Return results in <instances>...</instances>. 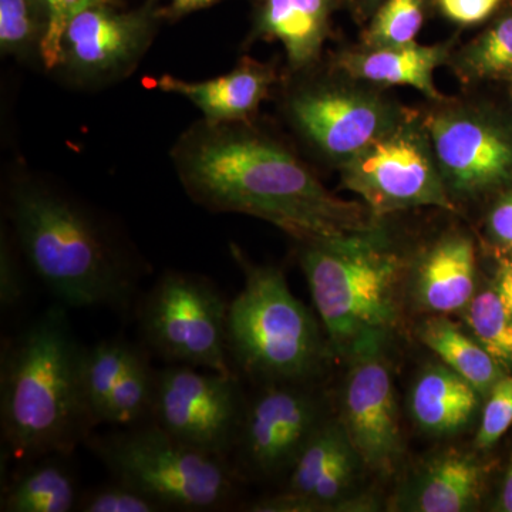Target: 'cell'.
<instances>
[{
    "mask_svg": "<svg viewBox=\"0 0 512 512\" xmlns=\"http://www.w3.org/2000/svg\"><path fill=\"white\" fill-rule=\"evenodd\" d=\"M87 441L114 480L153 498L165 511H221L237 497L241 474L229 458L188 446L154 421Z\"/></svg>",
    "mask_w": 512,
    "mask_h": 512,
    "instance_id": "obj_6",
    "label": "cell"
},
{
    "mask_svg": "<svg viewBox=\"0 0 512 512\" xmlns=\"http://www.w3.org/2000/svg\"><path fill=\"white\" fill-rule=\"evenodd\" d=\"M82 353L60 303L3 346L0 423L13 460L72 456L92 436L96 424L84 402Z\"/></svg>",
    "mask_w": 512,
    "mask_h": 512,
    "instance_id": "obj_2",
    "label": "cell"
},
{
    "mask_svg": "<svg viewBox=\"0 0 512 512\" xmlns=\"http://www.w3.org/2000/svg\"><path fill=\"white\" fill-rule=\"evenodd\" d=\"M340 421L362 464L392 473L403 456V439L392 375L380 352L352 359Z\"/></svg>",
    "mask_w": 512,
    "mask_h": 512,
    "instance_id": "obj_14",
    "label": "cell"
},
{
    "mask_svg": "<svg viewBox=\"0 0 512 512\" xmlns=\"http://www.w3.org/2000/svg\"><path fill=\"white\" fill-rule=\"evenodd\" d=\"M12 218L23 254L60 305H126L134 291L130 275L82 211L40 188L20 187Z\"/></svg>",
    "mask_w": 512,
    "mask_h": 512,
    "instance_id": "obj_4",
    "label": "cell"
},
{
    "mask_svg": "<svg viewBox=\"0 0 512 512\" xmlns=\"http://www.w3.org/2000/svg\"><path fill=\"white\" fill-rule=\"evenodd\" d=\"M303 245V274L330 348L349 359L382 352L399 318V258L377 231Z\"/></svg>",
    "mask_w": 512,
    "mask_h": 512,
    "instance_id": "obj_3",
    "label": "cell"
},
{
    "mask_svg": "<svg viewBox=\"0 0 512 512\" xmlns=\"http://www.w3.org/2000/svg\"><path fill=\"white\" fill-rule=\"evenodd\" d=\"M244 288L229 302L228 352L232 366L269 383H305L326 356V343L309 309L274 266L251 264L237 247Z\"/></svg>",
    "mask_w": 512,
    "mask_h": 512,
    "instance_id": "obj_5",
    "label": "cell"
},
{
    "mask_svg": "<svg viewBox=\"0 0 512 512\" xmlns=\"http://www.w3.org/2000/svg\"><path fill=\"white\" fill-rule=\"evenodd\" d=\"M323 421L322 404L303 382L264 384L248 400L232 451L235 468L262 478L289 474Z\"/></svg>",
    "mask_w": 512,
    "mask_h": 512,
    "instance_id": "obj_10",
    "label": "cell"
},
{
    "mask_svg": "<svg viewBox=\"0 0 512 512\" xmlns=\"http://www.w3.org/2000/svg\"><path fill=\"white\" fill-rule=\"evenodd\" d=\"M359 464L355 446L340 420H325L288 474L285 493L249 505L256 512L372 511L375 501L349 497Z\"/></svg>",
    "mask_w": 512,
    "mask_h": 512,
    "instance_id": "obj_12",
    "label": "cell"
},
{
    "mask_svg": "<svg viewBox=\"0 0 512 512\" xmlns=\"http://www.w3.org/2000/svg\"><path fill=\"white\" fill-rule=\"evenodd\" d=\"M140 37L136 20L114 15L97 5L70 19L64 39L77 66L106 70L133 55Z\"/></svg>",
    "mask_w": 512,
    "mask_h": 512,
    "instance_id": "obj_22",
    "label": "cell"
},
{
    "mask_svg": "<svg viewBox=\"0 0 512 512\" xmlns=\"http://www.w3.org/2000/svg\"><path fill=\"white\" fill-rule=\"evenodd\" d=\"M228 311L224 293L208 279L168 272L141 301L138 328L146 348L170 365L235 373Z\"/></svg>",
    "mask_w": 512,
    "mask_h": 512,
    "instance_id": "obj_7",
    "label": "cell"
},
{
    "mask_svg": "<svg viewBox=\"0 0 512 512\" xmlns=\"http://www.w3.org/2000/svg\"><path fill=\"white\" fill-rule=\"evenodd\" d=\"M271 82V73L264 67L244 63L227 76L208 82L188 83L163 76L158 86L164 92L187 97L204 113L208 123L220 124L249 116L266 96Z\"/></svg>",
    "mask_w": 512,
    "mask_h": 512,
    "instance_id": "obj_20",
    "label": "cell"
},
{
    "mask_svg": "<svg viewBox=\"0 0 512 512\" xmlns=\"http://www.w3.org/2000/svg\"><path fill=\"white\" fill-rule=\"evenodd\" d=\"M446 60V47L413 43L345 53L339 59V67L353 79L382 86H410L430 99H440L433 76L434 70Z\"/></svg>",
    "mask_w": 512,
    "mask_h": 512,
    "instance_id": "obj_19",
    "label": "cell"
},
{
    "mask_svg": "<svg viewBox=\"0 0 512 512\" xmlns=\"http://www.w3.org/2000/svg\"><path fill=\"white\" fill-rule=\"evenodd\" d=\"M63 454L20 463L0 497L2 512H70L77 510L80 491Z\"/></svg>",
    "mask_w": 512,
    "mask_h": 512,
    "instance_id": "obj_21",
    "label": "cell"
},
{
    "mask_svg": "<svg viewBox=\"0 0 512 512\" xmlns=\"http://www.w3.org/2000/svg\"><path fill=\"white\" fill-rule=\"evenodd\" d=\"M476 446L488 450L500 441L512 424V375H504L487 394Z\"/></svg>",
    "mask_w": 512,
    "mask_h": 512,
    "instance_id": "obj_29",
    "label": "cell"
},
{
    "mask_svg": "<svg viewBox=\"0 0 512 512\" xmlns=\"http://www.w3.org/2000/svg\"><path fill=\"white\" fill-rule=\"evenodd\" d=\"M421 342L440 357L444 365L466 379L485 399L494 384L505 375L503 367L456 323L444 316H433L421 325Z\"/></svg>",
    "mask_w": 512,
    "mask_h": 512,
    "instance_id": "obj_23",
    "label": "cell"
},
{
    "mask_svg": "<svg viewBox=\"0 0 512 512\" xmlns=\"http://www.w3.org/2000/svg\"><path fill=\"white\" fill-rule=\"evenodd\" d=\"M292 113L316 146L343 163L406 120L394 104L357 89L303 93L293 100Z\"/></svg>",
    "mask_w": 512,
    "mask_h": 512,
    "instance_id": "obj_15",
    "label": "cell"
},
{
    "mask_svg": "<svg viewBox=\"0 0 512 512\" xmlns=\"http://www.w3.org/2000/svg\"><path fill=\"white\" fill-rule=\"evenodd\" d=\"M328 13V0H268L262 29L284 43L289 62L305 66L322 47Z\"/></svg>",
    "mask_w": 512,
    "mask_h": 512,
    "instance_id": "obj_24",
    "label": "cell"
},
{
    "mask_svg": "<svg viewBox=\"0 0 512 512\" xmlns=\"http://www.w3.org/2000/svg\"><path fill=\"white\" fill-rule=\"evenodd\" d=\"M464 313L474 339L503 369L512 367V315L497 291L476 293Z\"/></svg>",
    "mask_w": 512,
    "mask_h": 512,
    "instance_id": "obj_26",
    "label": "cell"
},
{
    "mask_svg": "<svg viewBox=\"0 0 512 512\" xmlns=\"http://www.w3.org/2000/svg\"><path fill=\"white\" fill-rule=\"evenodd\" d=\"M184 178L212 210L261 218L302 242L377 231L366 204L330 194L305 165L262 138L202 141L188 154Z\"/></svg>",
    "mask_w": 512,
    "mask_h": 512,
    "instance_id": "obj_1",
    "label": "cell"
},
{
    "mask_svg": "<svg viewBox=\"0 0 512 512\" xmlns=\"http://www.w3.org/2000/svg\"><path fill=\"white\" fill-rule=\"evenodd\" d=\"M212 0H175V9L185 12V10H192L202 8V6L210 5Z\"/></svg>",
    "mask_w": 512,
    "mask_h": 512,
    "instance_id": "obj_36",
    "label": "cell"
},
{
    "mask_svg": "<svg viewBox=\"0 0 512 512\" xmlns=\"http://www.w3.org/2000/svg\"><path fill=\"white\" fill-rule=\"evenodd\" d=\"M367 2H369L370 5H375V3L379 2V0H367Z\"/></svg>",
    "mask_w": 512,
    "mask_h": 512,
    "instance_id": "obj_37",
    "label": "cell"
},
{
    "mask_svg": "<svg viewBox=\"0 0 512 512\" xmlns=\"http://www.w3.org/2000/svg\"><path fill=\"white\" fill-rule=\"evenodd\" d=\"M450 197H474L512 181V133L490 114L458 106L427 120Z\"/></svg>",
    "mask_w": 512,
    "mask_h": 512,
    "instance_id": "obj_11",
    "label": "cell"
},
{
    "mask_svg": "<svg viewBox=\"0 0 512 512\" xmlns=\"http://www.w3.org/2000/svg\"><path fill=\"white\" fill-rule=\"evenodd\" d=\"M464 80L512 76V13L494 23L456 57Z\"/></svg>",
    "mask_w": 512,
    "mask_h": 512,
    "instance_id": "obj_25",
    "label": "cell"
},
{
    "mask_svg": "<svg viewBox=\"0 0 512 512\" xmlns=\"http://www.w3.org/2000/svg\"><path fill=\"white\" fill-rule=\"evenodd\" d=\"M80 370L84 402L96 426L124 429L151 420L157 370L146 349L123 339L101 340L83 346Z\"/></svg>",
    "mask_w": 512,
    "mask_h": 512,
    "instance_id": "obj_13",
    "label": "cell"
},
{
    "mask_svg": "<svg viewBox=\"0 0 512 512\" xmlns=\"http://www.w3.org/2000/svg\"><path fill=\"white\" fill-rule=\"evenodd\" d=\"M28 0H0V42L3 49H12L32 36Z\"/></svg>",
    "mask_w": 512,
    "mask_h": 512,
    "instance_id": "obj_30",
    "label": "cell"
},
{
    "mask_svg": "<svg viewBox=\"0 0 512 512\" xmlns=\"http://www.w3.org/2000/svg\"><path fill=\"white\" fill-rule=\"evenodd\" d=\"M507 0H439L448 19L460 25H476L493 15Z\"/></svg>",
    "mask_w": 512,
    "mask_h": 512,
    "instance_id": "obj_32",
    "label": "cell"
},
{
    "mask_svg": "<svg viewBox=\"0 0 512 512\" xmlns=\"http://www.w3.org/2000/svg\"><path fill=\"white\" fill-rule=\"evenodd\" d=\"M342 180L373 215L419 207L454 210L429 133L409 119L345 161Z\"/></svg>",
    "mask_w": 512,
    "mask_h": 512,
    "instance_id": "obj_8",
    "label": "cell"
},
{
    "mask_svg": "<svg viewBox=\"0 0 512 512\" xmlns=\"http://www.w3.org/2000/svg\"><path fill=\"white\" fill-rule=\"evenodd\" d=\"M495 291L503 301L505 308L512 315V261L504 259L498 269L497 282H495Z\"/></svg>",
    "mask_w": 512,
    "mask_h": 512,
    "instance_id": "obj_34",
    "label": "cell"
},
{
    "mask_svg": "<svg viewBox=\"0 0 512 512\" xmlns=\"http://www.w3.org/2000/svg\"><path fill=\"white\" fill-rule=\"evenodd\" d=\"M26 295L25 278L8 244L3 241L0 258V306L2 312L13 311L23 302Z\"/></svg>",
    "mask_w": 512,
    "mask_h": 512,
    "instance_id": "obj_31",
    "label": "cell"
},
{
    "mask_svg": "<svg viewBox=\"0 0 512 512\" xmlns=\"http://www.w3.org/2000/svg\"><path fill=\"white\" fill-rule=\"evenodd\" d=\"M483 397L450 367L430 365L410 393V412L417 426L433 436L460 433L476 416Z\"/></svg>",
    "mask_w": 512,
    "mask_h": 512,
    "instance_id": "obj_18",
    "label": "cell"
},
{
    "mask_svg": "<svg viewBox=\"0 0 512 512\" xmlns=\"http://www.w3.org/2000/svg\"><path fill=\"white\" fill-rule=\"evenodd\" d=\"M484 468L461 451H446L421 468L404 495V510L463 512L480 500Z\"/></svg>",
    "mask_w": 512,
    "mask_h": 512,
    "instance_id": "obj_17",
    "label": "cell"
},
{
    "mask_svg": "<svg viewBox=\"0 0 512 512\" xmlns=\"http://www.w3.org/2000/svg\"><path fill=\"white\" fill-rule=\"evenodd\" d=\"M498 510L512 512V457L505 471L503 491H501L500 503Z\"/></svg>",
    "mask_w": 512,
    "mask_h": 512,
    "instance_id": "obj_35",
    "label": "cell"
},
{
    "mask_svg": "<svg viewBox=\"0 0 512 512\" xmlns=\"http://www.w3.org/2000/svg\"><path fill=\"white\" fill-rule=\"evenodd\" d=\"M423 26L421 0H386L377 10L367 30L365 42L369 49L409 46Z\"/></svg>",
    "mask_w": 512,
    "mask_h": 512,
    "instance_id": "obj_27",
    "label": "cell"
},
{
    "mask_svg": "<svg viewBox=\"0 0 512 512\" xmlns=\"http://www.w3.org/2000/svg\"><path fill=\"white\" fill-rule=\"evenodd\" d=\"M488 234L495 244L512 249V192L495 204L488 217Z\"/></svg>",
    "mask_w": 512,
    "mask_h": 512,
    "instance_id": "obj_33",
    "label": "cell"
},
{
    "mask_svg": "<svg viewBox=\"0 0 512 512\" xmlns=\"http://www.w3.org/2000/svg\"><path fill=\"white\" fill-rule=\"evenodd\" d=\"M247 403L237 373L170 365L157 370L151 421L188 446L231 460Z\"/></svg>",
    "mask_w": 512,
    "mask_h": 512,
    "instance_id": "obj_9",
    "label": "cell"
},
{
    "mask_svg": "<svg viewBox=\"0 0 512 512\" xmlns=\"http://www.w3.org/2000/svg\"><path fill=\"white\" fill-rule=\"evenodd\" d=\"M82 512H163L157 501L119 480L80 494L77 510Z\"/></svg>",
    "mask_w": 512,
    "mask_h": 512,
    "instance_id": "obj_28",
    "label": "cell"
},
{
    "mask_svg": "<svg viewBox=\"0 0 512 512\" xmlns=\"http://www.w3.org/2000/svg\"><path fill=\"white\" fill-rule=\"evenodd\" d=\"M476 249L466 235H447L423 256L417 269V298L431 312L464 311L476 295Z\"/></svg>",
    "mask_w": 512,
    "mask_h": 512,
    "instance_id": "obj_16",
    "label": "cell"
}]
</instances>
